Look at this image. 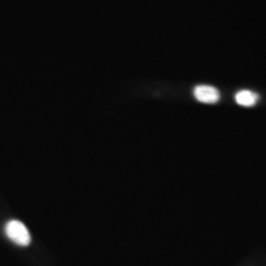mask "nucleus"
Masks as SVG:
<instances>
[{"mask_svg":"<svg viewBox=\"0 0 266 266\" xmlns=\"http://www.w3.org/2000/svg\"><path fill=\"white\" fill-rule=\"evenodd\" d=\"M5 233L11 241L19 245L27 247L31 242L30 233L25 225L20 221H9L5 226Z\"/></svg>","mask_w":266,"mask_h":266,"instance_id":"nucleus-1","label":"nucleus"},{"mask_svg":"<svg viewBox=\"0 0 266 266\" xmlns=\"http://www.w3.org/2000/svg\"><path fill=\"white\" fill-rule=\"evenodd\" d=\"M193 95L197 101L204 104H215L220 100L219 91L209 85L196 86L193 91Z\"/></svg>","mask_w":266,"mask_h":266,"instance_id":"nucleus-2","label":"nucleus"},{"mask_svg":"<svg viewBox=\"0 0 266 266\" xmlns=\"http://www.w3.org/2000/svg\"><path fill=\"white\" fill-rule=\"evenodd\" d=\"M235 100L238 105L242 107H254L259 100V96L253 91L241 90L236 94Z\"/></svg>","mask_w":266,"mask_h":266,"instance_id":"nucleus-3","label":"nucleus"}]
</instances>
